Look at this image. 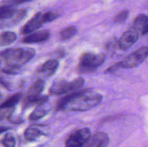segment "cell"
Instances as JSON below:
<instances>
[{"mask_svg": "<svg viewBox=\"0 0 148 147\" xmlns=\"http://www.w3.org/2000/svg\"><path fill=\"white\" fill-rule=\"evenodd\" d=\"M102 95L86 91L75 92L59 100L56 105L58 110L85 111L98 105L102 101Z\"/></svg>", "mask_w": 148, "mask_h": 147, "instance_id": "obj_1", "label": "cell"}, {"mask_svg": "<svg viewBox=\"0 0 148 147\" xmlns=\"http://www.w3.org/2000/svg\"><path fill=\"white\" fill-rule=\"evenodd\" d=\"M35 55V50L26 48H10L0 52V57L5 60L7 66L19 68L31 60Z\"/></svg>", "mask_w": 148, "mask_h": 147, "instance_id": "obj_2", "label": "cell"}, {"mask_svg": "<svg viewBox=\"0 0 148 147\" xmlns=\"http://www.w3.org/2000/svg\"><path fill=\"white\" fill-rule=\"evenodd\" d=\"M84 82L85 81L82 77L77 78L72 82H66L65 80L56 81L51 86L49 92L51 95H60L71 91L77 90L82 87Z\"/></svg>", "mask_w": 148, "mask_h": 147, "instance_id": "obj_3", "label": "cell"}, {"mask_svg": "<svg viewBox=\"0 0 148 147\" xmlns=\"http://www.w3.org/2000/svg\"><path fill=\"white\" fill-rule=\"evenodd\" d=\"M148 56V48L141 47L120 61L121 68H134L141 64Z\"/></svg>", "mask_w": 148, "mask_h": 147, "instance_id": "obj_4", "label": "cell"}, {"mask_svg": "<svg viewBox=\"0 0 148 147\" xmlns=\"http://www.w3.org/2000/svg\"><path fill=\"white\" fill-rule=\"evenodd\" d=\"M91 136L88 128H81L71 133L65 141L66 147H82Z\"/></svg>", "mask_w": 148, "mask_h": 147, "instance_id": "obj_5", "label": "cell"}, {"mask_svg": "<svg viewBox=\"0 0 148 147\" xmlns=\"http://www.w3.org/2000/svg\"><path fill=\"white\" fill-rule=\"evenodd\" d=\"M106 55L103 53L95 54L91 52H88L82 54L80 58V64L86 69H95L104 63Z\"/></svg>", "mask_w": 148, "mask_h": 147, "instance_id": "obj_6", "label": "cell"}, {"mask_svg": "<svg viewBox=\"0 0 148 147\" xmlns=\"http://www.w3.org/2000/svg\"><path fill=\"white\" fill-rule=\"evenodd\" d=\"M140 33L136 29L132 27L125 32L119 40V46L122 50H127L138 40Z\"/></svg>", "mask_w": 148, "mask_h": 147, "instance_id": "obj_7", "label": "cell"}, {"mask_svg": "<svg viewBox=\"0 0 148 147\" xmlns=\"http://www.w3.org/2000/svg\"><path fill=\"white\" fill-rule=\"evenodd\" d=\"M109 143V137L105 133H97L90 137L82 147H106Z\"/></svg>", "mask_w": 148, "mask_h": 147, "instance_id": "obj_8", "label": "cell"}, {"mask_svg": "<svg viewBox=\"0 0 148 147\" xmlns=\"http://www.w3.org/2000/svg\"><path fill=\"white\" fill-rule=\"evenodd\" d=\"M43 87H44V82L42 79L36 81L29 88L27 98H26V103L27 105H30V103L34 99L38 97L43 91Z\"/></svg>", "mask_w": 148, "mask_h": 147, "instance_id": "obj_9", "label": "cell"}, {"mask_svg": "<svg viewBox=\"0 0 148 147\" xmlns=\"http://www.w3.org/2000/svg\"><path fill=\"white\" fill-rule=\"evenodd\" d=\"M42 13L38 12L34 17H32L22 29V33L23 34H29L33 33L34 30H37L43 24V20L42 18Z\"/></svg>", "mask_w": 148, "mask_h": 147, "instance_id": "obj_10", "label": "cell"}, {"mask_svg": "<svg viewBox=\"0 0 148 147\" xmlns=\"http://www.w3.org/2000/svg\"><path fill=\"white\" fill-rule=\"evenodd\" d=\"M49 37H50V32L48 30H43L34 33H30L23 38V41L25 43H40L48 40Z\"/></svg>", "mask_w": 148, "mask_h": 147, "instance_id": "obj_11", "label": "cell"}, {"mask_svg": "<svg viewBox=\"0 0 148 147\" xmlns=\"http://www.w3.org/2000/svg\"><path fill=\"white\" fill-rule=\"evenodd\" d=\"M49 110H50V105L47 102L38 105L35 110L30 115L29 119L30 120H37L45 116L48 113Z\"/></svg>", "mask_w": 148, "mask_h": 147, "instance_id": "obj_12", "label": "cell"}, {"mask_svg": "<svg viewBox=\"0 0 148 147\" xmlns=\"http://www.w3.org/2000/svg\"><path fill=\"white\" fill-rule=\"evenodd\" d=\"M58 65H59V63L55 59H50L42 65L40 69V71L46 75L53 74L56 71Z\"/></svg>", "mask_w": 148, "mask_h": 147, "instance_id": "obj_13", "label": "cell"}, {"mask_svg": "<svg viewBox=\"0 0 148 147\" xmlns=\"http://www.w3.org/2000/svg\"><path fill=\"white\" fill-rule=\"evenodd\" d=\"M17 38V35L13 32H4L0 35V45L1 46H6L10 45L15 41Z\"/></svg>", "mask_w": 148, "mask_h": 147, "instance_id": "obj_14", "label": "cell"}, {"mask_svg": "<svg viewBox=\"0 0 148 147\" xmlns=\"http://www.w3.org/2000/svg\"><path fill=\"white\" fill-rule=\"evenodd\" d=\"M21 98V94L17 93L12 95L10 97H9L7 100L4 101L1 105L0 108H13L20 101Z\"/></svg>", "mask_w": 148, "mask_h": 147, "instance_id": "obj_15", "label": "cell"}, {"mask_svg": "<svg viewBox=\"0 0 148 147\" xmlns=\"http://www.w3.org/2000/svg\"><path fill=\"white\" fill-rule=\"evenodd\" d=\"M147 16H146L145 14H141L140 15L137 16L135 18L134 21V24H133L132 27L134 29L137 30L140 33L142 34V32H143V28H144L145 25L146 21H147Z\"/></svg>", "mask_w": 148, "mask_h": 147, "instance_id": "obj_16", "label": "cell"}, {"mask_svg": "<svg viewBox=\"0 0 148 147\" xmlns=\"http://www.w3.org/2000/svg\"><path fill=\"white\" fill-rule=\"evenodd\" d=\"M40 134L41 133L38 129L33 128V127H29L25 131L24 135L27 141H35Z\"/></svg>", "mask_w": 148, "mask_h": 147, "instance_id": "obj_17", "label": "cell"}, {"mask_svg": "<svg viewBox=\"0 0 148 147\" xmlns=\"http://www.w3.org/2000/svg\"><path fill=\"white\" fill-rule=\"evenodd\" d=\"M76 32L77 30L75 27L70 26V27H68L62 30L59 33V36H60V38L62 40H68V39L73 37L75 33H76Z\"/></svg>", "mask_w": 148, "mask_h": 147, "instance_id": "obj_18", "label": "cell"}, {"mask_svg": "<svg viewBox=\"0 0 148 147\" xmlns=\"http://www.w3.org/2000/svg\"><path fill=\"white\" fill-rule=\"evenodd\" d=\"M60 14L56 12H51L49 11L46 12L45 14H42V18H43V22H52L57 19L59 17Z\"/></svg>", "mask_w": 148, "mask_h": 147, "instance_id": "obj_19", "label": "cell"}, {"mask_svg": "<svg viewBox=\"0 0 148 147\" xmlns=\"http://www.w3.org/2000/svg\"><path fill=\"white\" fill-rule=\"evenodd\" d=\"M1 143L4 147H14L15 146V138L12 135L7 133L4 137Z\"/></svg>", "mask_w": 148, "mask_h": 147, "instance_id": "obj_20", "label": "cell"}, {"mask_svg": "<svg viewBox=\"0 0 148 147\" xmlns=\"http://www.w3.org/2000/svg\"><path fill=\"white\" fill-rule=\"evenodd\" d=\"M129 11L128 10H123L119 13L114 18V22L116 23H122L128 18Z\"/></svg>", "mask_w": 148, "mask_h": 147, "instance_id": "obj_21", "label": "cell"}, {"mask_svg": "<svg viewBox=\"0 0 148 147\" xmlns=\"http://www.w3.org/2000/svg\"><path fill=\"white\" fill-rule=\"evenodd\" d=\"M13 108H0V120L11 115Z\"/></svg>", "mask_w": 148, "mask_h": 147, "instance_id": "obj_22", "label": "cell"}, {"mask_svg": "<svg viewBox=\"0 0 148 147\" xmlns=\"http://www.w3.org/2000/svg\"><path fill=\"white\" fill-rule=\"evenodd\" d=\"M17 68H14V67H11V66H7L6 69H3V71L5 72L7 74H17Z\"/></svg>", "mask_w": 148, "mask_h": 147, "instance_id": "obj_23", "label": "cell"}, {"mask_svg": "<svg viewBox=\"0 0 148 147\" xmlns=\"http://www.w3.org/2000/svg\"><path fill=\"white\" fill-rule=\"evenodd\" d=\"M30 1H32V0H12V3L14 4H20Z\"/></svg>", "mask_w": 148, "mask_h": 147, "instance_id": "obj_24", "label": "cell"}, {"mask_svg": "<svg viewBox=\"0 0 148 147\" xmlns=\"http://www.w3.org/2000/svg\"><path fill=\"white\" fill-rule=\"evenodd\" d=\"M148 33V16H147V21H146L145 23V25L144 28H143V32H142V34L145 35V34H147Z\"/></svg>", "mask_w": 148, "mask_h": 147, "instance_id": "obj_25", "label": "cell"}, {"mask_svg": "<svg viewBox=\"0 0 148 147\" xmlns=\"http://www.w3.org/2000/svg\"><path fill=\"white\" fill-rule=\"evenodd\" d=\"M0 84H1V85H2V86H4V87L6 88V89H10V87H9V85L7 84V82H5L4 81V79H1V78H0Z\"/></svg>", "mask_w": 148, "mask_h": 147, "instance_id": "obj_26", "label": "cell"}, {"mask_svg": "<svg viewBox=\"0 0 148 147\" xmlns=\"http://www.w3.org/2000/svg\"><path fill=\"white\" fill-rule=\"evenodd\" d=\"M9 130V128H7V127H5V126H0V134L2 133L5 132V131H8Z\"/></svg>", "mask_w": 148, "mask_h": 147, "instance_id": "obj_27", "label": "cell"}, {"mask_svg": "<svg viewBox=\"0 0 148 147\" xmlns=\"http://www.w3.org/2000/svg\"><path fill=\"white\" fill-rule=\"evenodd\" d=\"M2 97H3V95H2V94H1V92H0V101H1V99H2Z\"/></svg>", "mask_w": 148, "mask_h": 147, "instance_id": "obj_28", "label": "cell"}, {"mask_svg": "<svg viewBox=\"0 0 148 147\" xmlns=\"http://www.w3.org/2000/svg\"><path fill=\"white\" fill-rule=\"evenodd\" d=\"M1 10H2V7H0V12L1 11Z\"/></svg>", "mask_w": 148, "mask_h": 147, "instance_id": "obj_29", "label": "cell"}, {"mask_svg": "<svg viewBox=\"0 0 148 147\" xmlns=\"http://www.w3.org/2000/svg\"><path fill=\"white\" fill-rule=\"evenodd\" d=\"M0 63H1V62H0Z\"/></svg>", "mask_w": 148, "mask_h": 147, "instance_id": "obj_30", "label": "cell"}]
</instances>
